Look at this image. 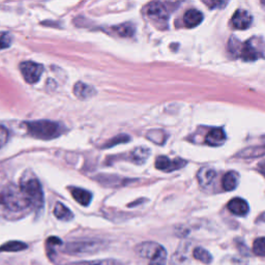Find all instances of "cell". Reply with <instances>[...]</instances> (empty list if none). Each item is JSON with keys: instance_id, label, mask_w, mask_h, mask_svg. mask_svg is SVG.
Wrapping results in <instances>:
<instances>
[{"instance_id": "obj_1", "label": "cell", "mask_w": 265, "mask_h": 265, "mask_svg": "<svg viewBox=\"0 0 265 265\" xmlns=\"http://www.w3.org/2000/svg\"><path fill=\"white\" fill-rule=\"evenodd\" d=\"M0 205L10 212H21L30 207L31 203L20 188L8 184L0 192Z\"/></svg>"}, {"instance_id": "obj_2", "label": "cell", "mask_w": 265, "mask_h": 265, "mask_svg": "<svg viewBox=\"0 0 265 265\" xmlns=\"http://www.w3.org/2000/svg\"><path fill=\"white\" fill-rule=\"evenodd\" d=\"M28 134L37 139L52 140L63 134V125L50 120H36L26 123Z\"/></svg>"}, {"instance_id": "obj_3", "label": "cell", "mask_w": 265, "mask_h": 265, "mask_svg": "<svg viewBox=\"0 0 265 265\" xmlns=\"http://www.w3.org/2000/svg\"><path fill=\"white\" fill-rule=\"evenodd\" d=\"M20 189L31 203V206L42 209L44 205V193L40 181L31 175H26L21 180Z\"/></svg>"}, {"instance_id": "obj_4", "label": "cell", "mask_w": 265, "mask_h": 265, "mask_svg": "<svg viewBox=\"0 0 265 265\" xmlns=\"http://www.w3.org/2000/svg\"><path fill=\"white\" fill-rule=\"evenodd\" d=\"M20 71L27 83L34 84L41 79L44 72V67L42 64L37 62L24 61L20 64Z\"/></svg>"}, {"instance_id": "obj_5", "label": "cell", "mask_w": 265, "mask_h": 265, "mask_svg": "<svg viewBox=\"0 0 265 265\" xmlns=\"http://www.w3.org/2000/svg\"><path fill=\"white\" fill-rule=\"evenodd\" d=\"M99 244L96 241H80V243H72L68 244L64 252L66 254L71 255H86V254H92V253L99 250Z\"/></svg>"}, {"instance_id": "obj_6", "label": "cell", "mask_w": 265, "mask_h": 265, "mask_svg": "<svg viewBox=\"0 0 265 265\" xmlns=\"http://www.w3.org/2000/svg\"><path fill=\"white\" fill-rule=\"evenodd\" d=\"M183 165H186V160H182L180 159H175L174 160H171L165 156H160L156 159V168L166 172L177 170L183 167Z\"/></svg>"}, {"instance_id": "obj_7", "label": "cell", "mask_w": 265, "mask_h": 265, "mask_svg": "<svg viewBox=\"0 0 265 265\" xmlns=\"http://www.w3.org/2000/svg\"><path fill=\"white\" fill-rule=\"evenodd\" d=\"M148 17L156 21H165L168 19V10L162 2H151L146 7Z\"/></svg>"}, {"instance_id": "obj_8", "label": "cell", "mask_w": 265, "mask_h": 265, "mask_svg": "<svg viewBox=\"0 0 265 265\" xmlns=\"http://www.w3.org/2000/svg\"><path fill=\"white\" fill-rule=\"evenodd\" d=\"M252 16L245 9H237L232 17V24L236 29L245 30L252 24Z\"/></svg>"}, {"instance_id": "obj_9", "label": "cell", "mask_w": 265, "mask_h": 265, "mask_svg": "<svg viewBox=\"0 0 265 265\" xmlns=\"http://www.w3.org/2000/svg\"><path fill=\"white\" fill-rule=\"evenodd\" d=\"M160 248H162V246L157 243H154V241H146V243L138 245L136 247V252L140 257L152 259L159 251Z\"/></svg>"}, {"instance_id": "obj_10", "label": "cell", "mask_w": 265, "mask_h": 265, "mask_svg": "<svg viewBox=\"0 0 265 265\" xmlns=\"http://www.w3.org/2000/svg\"><path fill=\"white\" fill-rule=\"evenodd\" d=\"M226 140V135L223 129L214 128L212 129L205 138L206 143L211 146H221Z\"/></svg>"}, {"instance_id": "obj_11", "label": "cell", "mask_w": 265, "mask_h": 265, "mask_svg": "<svg viewBox=\"0 0 265 265\" xmlns=\"http://www.w3.org/2000/svg\"><path fill=\"white\" fill-rule=\"evenodd\" d=\"M228 210L233 214L244 216L249 212V204L241 198H234L228 203Z\"/></svg>"}, {"instance_id": "obj_12", "label": "cell", "mask_w": 265, "mask_h": 265, "mask_svg": "<svg viewBox=\"0 0 265 265\" xmlns=\"http://www.w3.org/2000/svg\"><path fill=\"white\" fill-rule=\"evenodd\" d=\"M203 21V15L198 9H189L186 11L183 16V23L184 25L189 28H193L198 26L200 23Z\"/></svg>"}, {"instance_id": "obj_13", "label": "cell", "mask_w": 265, "mask_h": 265, "mask_svg": "<svg viewBox=\"0 0 265 265\" xmlns=\"http://www.w3.org/2000/svg\"><path fill=\"white\" fill-rule=\"evenodd\" d=\"M151 156V151L147 147H137L130 154V160L137 165H143Z\"/></svg>"}, {"instance_id": "obj_14", "label": "cell", "mask_w": 265, "mask_h": 265, "mask_svg": "<svg viewBox=\"0 0 265 265\" xmlns=\"http://www.w3.org/2000/svg\"><path fill=\"white\" fill-rule=\"evenodd\" d=\"M74 94L79 99L87 100L96 95V89L83 82H78L74 87Z\"/></svg>"}, {"instance_id": "obj_15", "label": "cell", "mask_w": 265, "mask_h": 265, "mask_svg": "<svg viewBox=\"0 0 265 265\" xmlns=\"http://www.w3.org/2000/svg\"><path fill=\"white\" fill-rule=\"evenodd\" d=\"M71 194L74 199L83 206H87L90 204L92 199V194L84 189L80 188H71Z\"/></svg>"}, {"instance_id": "obj_16", "label": "cell", "mask_w": 265, "mask_h": 265, "mask_svg": "<svg viewBox=\"0 0 265 265\" xmlns=\"http://www.w3.org/2000/svg\"><path fill=\"white\" fill-rule=\"evenodd\" d=\"M215 175H216V173L212 168L204 167V168H201L200 171L198 172L197 178H198V181L202 187H207V186H210V184L213 181V179L215 178Z\"/></svg>"}, {"instance_id": "obj_17", "label": "cell", "mask_w": 265, "mask_h": 265, "mask_svg": "<svg viewBox=\"0 0 265 265\" xmlns=\"http://www.w3.org/2000/svg\"><path fill=\"white\" fill-rule=\"evenodd\" d=\"M54 215L58 218V220L60 221H64V222H67V221H71L72 218L74 217V214L73 212L67 209V207L60 203V202H57L55 204V207H54Z\"/></svg>"}, {"instance_id": "obj_18", "label": "cell", "mask_w": 265, "mask_h": 265, "mask_svg": "<svg viewBox=\"0 0 265 265\" xmlns=\"http://www.w3.org/2000/svg\"><path fill=\"white\" fill-rule=\"evenodd\" d=\"M239 53H240V56L247 61L256 60L259 57L256 48L252 45L251 42H248L245 45H243V47H241Z\"/></svg>"}, {"instance_id": "obj_19", "label": "cell", "mask_w": 265, "mask_h": 265, "mask_svg": "<svg viewBox=\"0 0 265 265\" xmlns=\"http://www.w3.org/2000/svg\"><path fill=\"white\" fill-rule=\"evenodd\" d=\"M239 176L236 172H228L223 177V188L225 191H233L238 186Z\"/></svg>"}, {"instance_id": "obj_20", "label": "cell", "mask_w": 265, "mask_h": 265, "mask_svg": "<svg viewBox=\"0 0 265 265\" xmlns=\"http://www.w3.org/2000/svg\"><path fill=\"white\" fill-rule=\"evenodd\" d=\"M193 256L195 259H197L205 264H210L212 261V256L211 255V253L201 247L196 248L193 251Z\"/></svg>"}, {"instance_id": "obj_21", "label": "cell", "mask_w": 265, "mask_h": 265, "mask_svg": "<svg viewBox=\"0 0 265 265\" xmlns=\"http://www.w3.org/2000/svg\"><path fill=\"white\" fill-rule=\"evenodd\" d=\"M27 249V245L21 241H8V243L0 247V252H20Z\"/></svg>"}, {"instance_id": "obj_22", "label": "cell", "mask_w": 265, "mask_h": 265, "mask_svg": "<svg viewBox=\"0 0 265 265\" xmlns=\"http://www.w3.org/2000/svg\"><path fill=\"white\" fill-rule=\"evenodd\" d=\"M265 154V148L263 147H250L245 149L243 153H240L239 156L243 157L244 159H253L257 158L260 156H263Z\"/></svg>"}, {"instance_id": "obj_23", "label": "cell", "mask_w": 265, "mask_h": 265, "mask_svg": "<svg viewBox=\"0 0 265 265\" xmlns=\"http://www.w3.org/2000/svg\"><path fill=\"white\" fill-rule=\"evenodd\" d=\"M167 262V252L164 247L159 249L157 254L151 259L149 265H166Z\"/></svg>"}, {"instance_id": "obj_24", "label": "cell", "mask_w": 265, "mask_h": 265, "mask_svg": "<svg viewBox=\"0 0 265 265\" xmlns=\"http://www.w3.org/2000/svg\"><path fill=\"white\" fill-rule=\"evenodd\" d=\"M147 138L149 140H152L153 142L157 144H163L166 141V134L164 131L154 130V131L148 132Z\"/></svg>"}, {"instance_id": "obj_25", "label": "cell", "mask_w": 265, "mask_h": 265, "mask_svg": "<svg viewBox=\"0 0 265 265\" xmlns=\"http://www.w3.org/2000/svg\"><path fill=\"white\" fill-rule=\"evenodd\" d=\"M113 29L116 31V33H118L120 37H132L135 32V27L133 26V24H130V23L118 25Z\"/></svg>"}, {"instance_id": "obj_26", "label": "cell", "mask_w": 265, "mask_h": 265, "mask_svg": "<svg viewBox=\"0 0 265 265\" xmlns=\"http://www.w3.org/2000/svg\"><path fill=\"white\" fill-rule=\"evenodd\" d=\"M253 252L259 257H265V237H259L254 241Z\"/></svg>"}, {"instance_id": "obj_27", "label": "cell", "mask_w": 265, "mask_h": 265, "mask_svg": "<svg viewBox=\"0 0 265 265\" xmlns=\"http://www.w3.org/2000/svg\"><path fill=\"white\" fill-rule=\"evenodd\" d=\"M130 140H131L130 136L125 135V134H120V135H118V136H116V137H114L113 139L109 140L107 144L104 145V147H105V148L112 147V146H115V145L120 144V143H126V142H129Z\"/></svg>"}, {"instance_id": "obj_28", "label": "cell", "mask_w": 265, "mask_h": 265, "mask_svg": "<svg viewBox=\"0 0 265 265\" xmlns=\"http://www.w3.org/2000/svg\"><path fill=\"white\" fill-rule=\"evenodd\" d=\"M11 43H13V39L8 32H0V50H4L8 47H10Z\"/></svg>"}, {"instance_id": "obj_29", "label": "cell", "mask_w": 265, "mask_h": 265, "mask_svg": "<svg viewBox=\"0 0 265 265\" xmlns=\"http://www.w3.org/2000/svg\"><path fill=\"white\" fill-rule=\"evenodd\" d=\"M71 265H119V263L115 260H96V261L77 262Z\"/></svg>"}, {"instance_id": "obj_30", "label": "cell", "mask_w": 265, "mask_h": 265, "mask_svg": "<svg viewBox=\"0 0 265 265\" xmlns=\"http://www.w3.org/2000/svg\"><path fill=\"white\" fill-rule=\"evenodd\" d=\"M8 139V131L4 126L0 125V148L3 147Z\"/></svg>"}, {"instance_id": "obj_31", "label": "cell", "mask_w": 265, "mask_h": 265, "mask_svg": "<svg viewBox=\"0 0 265 265\" xmlns=\"http://www.w3.org/2000/svg\"><path fill=\"white\" fill-rule=\"evenodd\" d=\"M204 3H206L207 5H210L211 6V8L212 9V8H214L215 6H217V5H225V3L224 2H221V1H218V2H210V1H206V2H204Z\"/></svg>"}]
</instances>
